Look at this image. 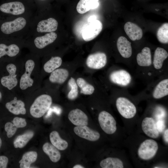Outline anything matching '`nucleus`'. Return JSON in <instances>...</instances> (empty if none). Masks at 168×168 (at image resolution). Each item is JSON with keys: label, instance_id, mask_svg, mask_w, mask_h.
<instances>
[{"label": "nucleus", "instance_id": "obj_1", "mask_svg": "<svg viewBox=\"0 0 168 168\" xmlns=\"http://www.w3.org/2000/svg\"><path fill=\"white\" fill-rule=\"evenodd\" d=\"M42 77L39 61L31 58L23 62V69L16 92L28 96L41 87Z\"/></svg>", "mask_w": 168, "mask_h": 168}, {"label": "nucleus", "instance_id": "obj_2", "mask_svg": "<svg viewBox=\"0 0 168 168\" xmlns=\"http://www.w3.org/2000/svg\"><path fill=\"white\" fill-rule=\"evenodd\" d=\"M7 75L0 79L1 85L8 90L16 91L23 69V62L9 63L6 66Z\"/></svg>", "mask_w": 168, "mask_h": 168}, {"label": "nucleus", "instance_id": "obj_3", "mask_svg": "<svg viewBox=\"0 0 168 168\" xmlns=\"http://www.w3.org/2000/svg\"><path fill=\"white\" fill-rule=\"evenodd\" d=\"M32 93L35 97L30 106V113L33 117L39 118L43 116L50 108L52 99L50 95L43 93L41 87Z\"/></svg>", "mask_w": 168, "mask_h": 168}, {"label": "nucleus", "instance_id": "obj_4", "mask_svg": "<svg viewBox=\"0 0 168 168\" xmlns=\"http://www.w3.org/2000/svg\"><path fill=\"white\" fill-rule=\"evenodd\" d=\"M116 105L119 114L125 118H132L136 113L137 110L135 105L125 97L118 98L116 100Z\"/></svg>", "mask_w": 168, "mask_h": 168}, {"label": "nucleus", "instance_id": "obj_5", "mask_svg": "<svg viewBox=\"0 0 168 168\" xmlns=\"http://www.w3.org/2000/svg\"><path fill=\"white\" fill-rule=\"evenodd\" d=\"M158 149V144L156 141L151 139H146L140 145L138 155L141 159L148 160L155 155Z\"/></svg>", "mask_w": 168, "mask_h": 168}, {"label": "nucleus", "instance_id": "obj_6", "mask_svg": "<svg viewBox=\"0 0 168 168\" xmlns=\"http://www.w3.org/2000/svg\"><path fill=\"white\" fill-rule=\"evenodd\" d=\"M98 119L100 126L106 133L111 134L116 130V122L114 117L105 111H101L99 114Z\"/></svg>", "mask_w": 168, "mask_h": 168}, {"label": "nucleus", "instance_id": "obj_7", "mask_svg": "<svg viewBox=\"0 0 168 168\" xmlns=\"http://www.w3.org/2000/svg\"><path fill=\"white\" fill-rule=\"evenodd\" d=\"M103 25L100 21L94 19L83 29L82 35L83 39L86 41L92 40L96 38L101 31Z\"/></svg>", "mask_w": 168, "mask_h": 168}, {"label": "nucleus", "instance_id": "obj_8", "mask_svg": "<svg viewBox=\"0 0 168 168\" xmlns=\"http://www.w3.org/2000/svg\"><path fill=\"white\" fill-rule=\"evenodd\" d=\"M107 62L106 54L103 52H98L90 54L86 60V64L90 68L100 69L104 67Z\"/></svg>", "mask_w": 168, "mask_h": 168}, {"label": "nucleus", "instance_id": "obj_9", "mask_svg": "<svg viewBox=\"0 0 168 168\" xmlns=\"http://www.w3.org/2000/svg\"><path fill=\"white\" fill-rule=\"evenodd\" d=\"M25 9L24 3L19 1H13L5 3L0 6V10L1 12L15 15L24 13Z\"/></svg>", "mask_w": 168, "mask_h": 168}, {"label": "nucleus", "instance_id": "obj_10", "mask_svg": "<svg viewBox=\"0 0 168 168\" xmlns=\"http://www.w3.org/2000/svg\"><path fill=\"white\" fill-rule=\"evenodd\" d=\"M17 93L16 92L14 91L13 99L6 103L5 107L13 114H25L26 113L25 103L23 100L18 98Z\"/></svg>", "mask_w": 168, "mask_h": 168}, {"label": "nucleus", "instance_id": "obj_11", "mask_svg": "<svg viewBox=\"0 0 168 168\" xmlns=\"http://www.w3.org/2000/svg\"><path fill=\"white\" fill-rule=\"evenodd\" d=\"M26 24V21L24 18L19 17L13 21L3 23L1 26V30L3 33L9 34L21 30Z\"/></svg>", "mask_w": 168, "mask_h": 168}, {"label": "nucleus", "instance_id": "obj_12", "mask_svg": "<svg viewBox=\"0 0 168 168\" xmlns=\"http://www.w3.org/2000/svg\"><path fill=\"white\" fill-rule=\"evenodd\" d=\"M110 78L113 83L124 86L129 84L132 79L129 73L123 69L113 72L110 75Z\"/></svg>", "mask_w": 168, "mask_h": 168}, {"label": "nucleus", "instance_id": "obj_13", "mask_svg": "<svg viewBox=\"0 0 168 168\" xmlns=\"http://www.w3.org/2000/svg\"><path fill=\"white\" fill-rule=\"evenodd\" d=\"M74 132L82 138L91 141H95L99 139L100 134L97 131L93 130L87 126H77L74 128Z\"/></svg>", "mask_w": 168, "mask_h": 168}, {"label": "nucleus", "instance_id": "obj_14", "mask_svg": "<svg viewBox=\"0 0 168 168\" xmlns=\"http://www.w3.org/2000/svg\"><path fill=\"white\" fill-rule=\"evenodd\" d=\"M69 120L76 126H87L88 119L87 115L79 109H76L71 111L68 114Z\"/></svg>", "mask_w": 168, "mask_h": 168}, {"label": "nucleus", "instance_id": "obj_15", "mask_svg": "<svg viewBox=\"0 0 168 168\" xmlns=\"http://www.w3.org/2000/svg\"><path fill=\"white\" fill-rule=\"evenodd\" d=\"M142 128L144 133L148 137L156 138L159 136V132L157 129L156 122L151 117H146L142 121Z\"/></svg>", "mask_w": 168, "mask_h": 168}, {"label": "nucleus", "instance_id": "obj_16", "mask_svg": "<svg viewBox=\"0 0 168 168\" xmlns=\"http://www.w3.org/2000/svg\"><path fill=\"white\" fill-rule=\"evenodd\" d=\"M124 28L127 35L132 41L139 40L142 36V30L134 23L127 22L124 25Z\"/></svg>", "mask_w": 168, "mask_h": 168}, {"label": "nucleus", "instance_id": "obj_17", "mask_svg": "<svg viewBox=\"0 0 168 168\" xmlns=\"http://www.w3.org/2000/svg\"><path fill=\"white\" fill-rule=\"evenodd\" d=\"M57 37V34L54 32L47 33L43 36L37 37L34 40L35 46L38 49H43L53 43Z\"/></svg>", "mask_w": 168, "mask_h": 168}, {"label": "nucleus", "instance_id": "obj_18", "mask_svg": "<svg viewBox=\"0 0 168 168\" xmlns=\"http://www.w3.org/2000/svg\"><path fill=\"white\" fill-rule=\"evenodd\" d=\"M118 50L121 56L125 58L130 57L132 54L131 43L123 36L119 37L117 41Z\"/></svg>", "mask_w": 168, "mask_h": 168}, {"label": "nucleus", "instance_id": "obj_19", "mask_svg": "<svg viewBox=\"0 0 168 168\" xmlns=\"http://www.w3.org/2000/svg\"><path fill=\"white\" fill-rule=\"evenodd\" d=\"M57 21L53 18L40 21L37 24L36 30L38 32H50L56 31L58 28Z\"/></svg>", "mask_w": 168, "mask_h": 168}, {"label": "nucleus", "instance_id": "obj_20", "mask_svg": "<svg viewBox=\"0 0 168 168\" xmlns=\"http://www.w3.org/2000/svg\"><path fill=\"white\" fill-rule=\"evenodd\" d=\"M62 62V59L59 56L51 57L49 59L43 63L41 68L42 77L44 73H50L53 71L59 68L61 66Z\"/></svg>", "mask_w": 168, "mask_h": 168}, {"label": "nucleus", "instance_id": "obj_21", "mask_svg": "<svg viewBox=\"0 0 168 168\" xmlns=\"http://www.w3.org/2000/svg\"><path fill=\"white\" fill-rule=\"evenodd\" d=\"M69 75L68 71L65 69L58 68L52 72L49 76V81L52 83L62 84Z\"/></svg>", "mask_w": 168, "mask_h": 168}, {"label": "nucleus", "instance_id": "obj_22", "mask_svg": "<svg viewBox=\"0 0 168 168\" xmlns=\"http://www.w3.org/2000/svg\"><path fill=\"white\" fill-rule=\"evenodd\" d=\"M138 64L142 67H148L152 63V56L150 49L148 47L144 48L141 52L138 53L136 57Z\"/></svg>", "mask_w": 168, "mask_h": 168}, {"label": "nucleus", "instance_id": "obj_23", "mask_svg": "<svg viewBox=\"0 0 168 168\" xmlns=\"http://www.w3.org/2000/svg\"><path fill=\"white\" fill-rule=\"evenodd\" d=\"M168 56V53L165 49L161 47L157 48L154 52L153 62L154 68L156 69H160Z\"/></svg>", "mask_w": 168, "mask_h": 168}, {"label": "nucleus", "instance_id": "obj_24", "mask_svg": "<svg viewBox=\"0 0 168 168\" xmlns=\"http://www.w3.org/2000/svg\"><path fill=\"white\" fill-rule=\"evenodd\" d=\"M99 0H80L78 3L76 9L81 14H84L91 9L96 8L99 6Z\"/></svg>", "mask_w": 168, "mask_h": 168}, {"label": "nucleus", "instance_id": "obj_25", "mask_svg": "<svg viewBox=\"0 0 168 168\" xmlns=\"http://www.w3.org/2000/svg\"><path fill=\"white\" fill-rule=\"evenodd\" d=\"M20 48L15 44L7 45L3 44H0V58L5 55L10 57H14L19 53Z\"/></svg>", "mask_w": 168, "mask_h": 168}, {"label": "nucleus", "instance_id": "obj_26", "mask_svg": "<svg viewBox=\"0 0 168 168\" xmlns=\"http://www.w3.org/2000/svg\"><path fill=\"white\" fill-rule=\"evenodd\" d=\"M43 150L54 162L58 161L61 158V154L58 149L49 142L45 143L43 146Z\"/></svg>", "mask_w": 168, "mask_h": 168}, {"label": "nucleus", "instance_id": "obj_27", "mask_svg": "<svg viewBox=\"0 0 168 168\" xmlns=\"http://www.w3.org/2000/svg\"><path fill=\"white\" fill-rule=\"evenodd\" d=\"M168 95V79L161 81L156 86L153 92V97L156 99H160Z\"/></svg>", "mask_w": 168, "mask_h": 168}, {"label": "nucleus", "instance_id": "obj_28", "mask_svg": "<svg viewBox=\"0 0 168 168\" xmlns=\"http://www.w3.org/2000/svg\"><path fill=\"white\" fill-rule=\"evenodd\" d=\"M49 138L52 144L58 150H64L68 146V142L62 139L56 131H53L50 133Z\"/></svg>", "mask_w": 168, "mask_h": 168}, {"label": "nucleus", "instance_id": "obj_29", "mask_svg": "<svg viewBox=\"0 0 168 168\" xmlns=\"http://www.w3.org/2000/svg\"><path fill=\"white\" fill-rule=\"evenodd\" d=\"M37 154L35 151H30L25 153L19 161L21 168H30L31 164L36 160Z\"/></svg>", "mask_w": 168, "mask_h": 168}, {"label": "nucleus", "instance_id": "obj_30", "mask_svg": "<svg viewBox=\"0 0 168 168\" xmlns=\"http://www.w3.org/2000/svg\"><path fill=\"white\" fill-rule=\"evenodd\" d=\"M34 135V132L31 130L28 131L24 134L17 136L14 140L13 144L16 148L24 147L32 138Z\"/></svg>", "mask_w": 168, "mask_h": 168}, {"label": "nucleus", "instance_id": "obj_31", "mask_svg": "<svg viewBox=\"0 0 168 168\" xmlns=\"http://www.w3.org/2000/svg\"><path fill=\"white\" fill-rule=\"evenodd\" d=\"M100 166L102 168H123L122 161L117 158L109 157L102 160Z\"/></svg>", "mask_w": 168, "mask_h": 168}, {"label": "nucleus", "instance_id": "obj_32", "mask_svg": "<svg viewBox=\"0 0 168 168\" xmlns=\"http://www.w3.org/2000/svg\"><path fill=\"white\" fill-rule=\"evenodd\" d=\"M76 83L81 89V93L85 95H90L94 92L95 88L93 86L87 83L83 78H78Z\"/></svg>", "mask_w": 168, "mask_h": 168}, {"label": "nucleus", "instance_id": "obj_33", "mask_svg": "<svg viewBox=\"0 0 168 168\" xmlns=\"http://www.w3.org/2000/svg\"><path fill=\"white\" fill-rule=\"evenodd\" d=\"M158 40L163 44L168 43V23H164L158 29L157 34Z\"/></svg>", "mask_w": 168, "mask_h": 168}, {"label": "nucleus", "instance_id": "obj_34", "mask_svg": "<svg viewBox=\"0 0 168 168\" xmlns=\"http://www.w3.org/2000/svg\"><path fill=\"white\" fill-rule=\"evenodd\" d=\"M68 84L71 90L68 94V97L70 100H73L77 98L78 95V86L75 79L72 77L69 80Z\"/></svg>", "mask_w": 168, "mask_h": 168}, {"label": "nucleus", "instance_id": "obj_35", "mask_svg": "<svg viewBox=\"0 0 168 168\" xmlns=\"http://www.w3.org/2000/svg\"><path fill=\"white\" fill-rule=\"evenodd\" d=\"M4 128L5 131L7 132V137L10 138L15 134L17 128L13 124L10 122H8L5 124Z\"/></svg>", "mask_w": 168, "mask_h": 168}, {"label": "nucleus", "instance_id": "obj_36", "mask_svg": "<svg viewBox=\"0 0 168 168\" xmlns=\"http://www.w3.org/2000/svg\"><path fill=\"white\" fill-rule=\"evenodd\" d=\"M13 124L17 128H23L26 125V122L25 119L16 117L13 120Z\"/></svg>", "mask_w": 168, "mask_h": 168}, {"label": "nucleus", "instance_id": "obj_37", "mask_svg": "<svg viewBox=\"0 0 168 168\" xmlns=\"http://www.w3.org/2000/svg\"><path fill=\"white\" fill-rule=\"evenodd\" d=\"M156 124L157 129L159 132H162L165 128V124L164 120L159 119Z\"/></svg>", "mask_w": 168, "mask_h": 168}, {"label": "nucleus", "instance_id": "obj_38", "mask_svg": "<svg viewBox=\"0 0 168 168\" xmlns=\"http://www.w3.org/2000/svg\"><path fill=\"white\" fill-rule=\"evenodd\" d=\"M8 159L5 156H0V168H6L8 162Z\"/></svg>", "mask_w": 168, "mask_h": 168}, {"label": "nucleus", "instance_id": "obj_39", "mask_svg": "<svg viewBox=\"0 0 168 168\" xmlns=\"http://www.w3.org/2000/svg\"><path fill=\"white\" fill-rule=\"evenodd\" d=\"M164 138L165 141L168 143V129H166L164 133Z\"/></svg>", "mask_w": 168, "mask_h": 168}, {"label": "nucleus", "instance_id": "obj_40", "mask_svg": "<svg viewBox=\"0 0 168 168\" xmlns=\"http://www.w3.org/2000/svg\"><path fill=\"white\" fill-rule=\"evenodd\" d=\"M73 168H84L83 166H82L80 165H76L75 166H74L73 167Z\"/></svg>", "mask_w": 168, "mask_h": 168}, {"label": "nucleus", "instance_id": "obj_41", "mask_svg": "<svg viewBox=\"0 0 168 168\" xmlns=\"http://www.w3.org/2000/svg\"><path fill=\"white\" fill-rule=\"evenodd\" d=\"M2 93L1 91H0V100H1V99H2Z\"/></svg>", "mask_w": 168, "mask_h": 168}, {"label": "nucleus", "instance_id": "obj_42", "mask_svg": "<svg viewBox=\"0 0 168 168\" xmlns=\"http://www.w3.org/2000/svg\"><path fill=\"white\" fill-rule=\"evenodd\" d=\"M1 145H2V140L1 138H0V149L1 147Z\"/></svg>", "mask_w": 168, "mask_h": 168}, {"label": "nucleus", "instance_id": "obj_43", "mask_svg": "<svg viewBox=\"0 0 168 168\" xmlns=\"http://www.w3.org/2000/svg\"><path fill=\"white\" fill-rule=\"evenodd\" d=\"M38 0V1H44V0Z\"/></svg>", "mask_w": 168, "mask_h": 168}]
</instances>
